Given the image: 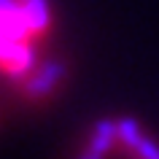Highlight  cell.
<instances>
[{
  "mask_svg": "<svg viewBox=\"0 0 159 159\" xmlns=\"http://www.w3.org/2000/svg\"><path fill=\"white\" fill-rule=\"evenodd\" d=\"M129 151L135 154V159H159V143L151 140L148 135H140Z\"/></svg>",
  "mask_w": 159,
  "mask_h": 159,
  "instance_id": "3957f363",
  "label": "cell"
},
{
  "mask_svg": "<svg viewBox=\"0 0 159 159\" xmlns=\"http://www.w3.org/2000/svg\"><path fill=\"white\" fill-rule=\"evenodd\" d=\"M116 121L111 119H102L97 121L92 129V138H89V146L84 148L81 159H108V154L113 151V143H116Z\"/></svg>",
  "mask_w": 159,
  "mask_h": 159,
  "instance_id": "7a4b0ae2",
  "label": "cell"
},
{
  "mask_svg": "<svg viewBox=\"0 0 159 159\" xmlns=\"http://www.w3.org/2000/svg\"><path fill=\"white\" fill-rule=\"evenodd\" d=\"M51 25V14L46 0H0V73L6 75H27L33 73L35 41L46 35ZM54 89L62 78L65 67L35 70Z\"/></svg>",
  "mask_w": 159,
  "mask_h": 159,
  "instance_id": "6da1fadb",
  "label": "cell"
}]
</instances>
